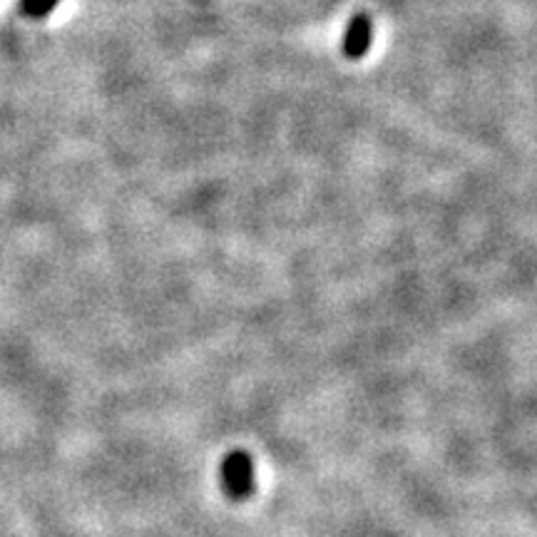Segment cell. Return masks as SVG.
<instances>
[{"label": "cell", "mask_w": 537, "mask_h": 537, "mask_svg": "<svg viewBox=\"0 0 537 537\" xmlns=\"http://www.w3.org/2000/svg\"><path fill=\"white\" fill-rule=\"evenodd\" d=\"M371 38H373L371 18H368L366 13H356L354 18H351L349 30H346V38H344L346 58H351V60L363 58V55L368 53V48H371Z\"/></svg>", "instance_id": "obj_2"}, {"label": "cell", "mask_w": 537, "mask_h": 537, "mask_svg": "<svg viewBox=\"0 0 537 537\" xmlns=\"http://www.w3.org/2000/svg\"><path fill=\"white\" fill-rule=\"evenodd\" d=\"M58 3L60 0H20V10H23V15H28V18L43 20L58 8Z\"/></svg>", "instance_id": "obj_3"}, {"label": "cell", "mask_w": 537, "mask_h": 537, "mask_svg": "<svg viewBox=\"0 0 537 537\" xmlns=\"http://www.w3.org/2000/svg\"><path fill=\"white\" fill-rule=\"evenodd\" d=\"M219 485L224 495L234 503L249 500L257 490V470H254V458L247 450H229L219 465Z\"/></svg>", "instance_id": "obj_1"}]
</instances>
